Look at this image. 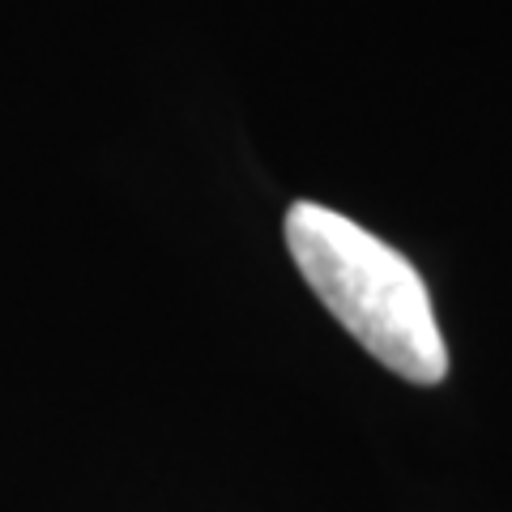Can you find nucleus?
Returning <instances> with one entry per match:
<instances>
[{"label":"nucleus","mask_w":512,"mask_h":512,"mask_svg":"<svg viewBox=\"0 0 512 512\" xmlns=\"http://www.w3.org/2000/svg\"><path fill=\"white\" fill-rule=\"evenodd\" d=\"M286 248L316 299L376 363L410 384L448 376V346L427 282L393 244L338 210L295 201L286 214Z\"/></svg>","instance_id":"f257e3e1"}]
</instances>
